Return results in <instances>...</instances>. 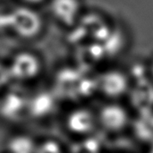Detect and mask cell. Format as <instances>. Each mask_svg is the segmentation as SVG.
I'll return each mask as SVG.
<instances>
[{
    "instance_id": "obj_9",
    "label": "cell",
    "mask_w": 153,
    "mask_h": 153,
    "mask_svg": "<svg viewBox=\"0 0 153 153\" xmlns=\"http://www.w3.org/2000/svg\"><path fill=\"white\" fill-rule=\"evenodd\" d=\"M8 150L9 153H36L37 148L32 139L26 135H18L11 139Z\"/></svg>"
},
{
    "instance_id": "obj_3",
    "label": "cell",
    "mask_w": 153,
    "mask_h": 153,
    "mask_svg": "<svg viewBox=\"0 0 153 153\" xmlns=\"http://www.w3.org/2000/svg\"><path fill=\"white\" fill-rule=\"evenodd\" d=\"M100 121L107 130L119 131L127 125L128 116L124 108L111 104L105 106L100 110Z\"/></svg>"
},
{
    "instance_id": "obj_12",
    "label": "cell",
    "mask_w": 153,
    "mask_h": 153,
    "mask_svg": "<svg viewBox=\"0 0 153 153\" xmlns=\"http://www.w3.org/2000/svg\"><path fill=\"white\" fill-rule=\"evenodd\" d=\"M152 74H153V66H152Z\"/></svg>"
},
{
    "instance_id": "obj_1",
    "label": "cell",
    "mask_w": 153,
    "mask_h": 153,
    "mask_svg": "<svg viewBox=\"0 0 153 153\" xmlns=\"http://www.w3.org/2000/svg\"><path fill=\"white\" fill-rule=\"evenodd\" d=\"M9 14L10 31L22 39H33L42 30L39 14L29 7H16Z\"/></svg>"
},
{
    "instance_id": "obj_5",
    "label": "cell",
    "mask_w": 153,
    "mask_h": 153,
    "mask_svg": "<svg viewBox=\"0 0 153 153\" xmlns=\"http://www.w3.org/2000/svg\"><path fill=\"white\" fill-rule=\"evenodd\" d=\"M100 86L107 96L116 98L123 95L127 91L128 82L120 72L111 71L101 77Z\"/></svg>"
},
{
    "instance_id": "obj_4",
    "label": "cell",
    "mask_w": 153,
    "mask_h": 153,
    "mask_svg": "<svg viewBox=\"0 0 153 153\" xmlns=\"http://www.w3.org/2000/svg\"><path fill=\"white\" fill-rule=\"evenodd\" d=\"M50 9L56 19L70 25L74 22L79 14L80 3L78 0H52Z\"/></svg>"
},
{
    "instance_id": "obj_11",
    "label": "cell",
    "mask_w": 153,
    "mask_h": 153,
    "mask_svg": "<svg viewBox=\"0 0 153 153\" xmlns=\"http://www.w3.org/2000/svg\"><path fill=\"white\" fill-rule=\"evenodd\" d=\"M22 1L29 4H38L43 2L44 0H22Z\"/></svg>"
},
{
    "instance_id": "obj_6",
    "label": "cell",
    "mask_w": 153,
    "mask_h": 153,
    "mask_svg": "<svg viewBox=\"0 0 153 153\" xmlns=\"http://www.w3.org/2000/svg\"><path fill=\"white\" fill-rule=\"evenodd\" d=\"M68 129L78 134H84L92 130L95 125V118L91 111L79 108L69 114L67 117Z\"/></svg>"
},
{
    "instance_id": "obj_8",
    "label": "cell",
    "mask_w": 153,
    "mask_h": 153,
    "mask_svg": "<svg viewBox=\"0 0 153 153\" xmlns=\"http://www.w3.org/2000/svg\"><path fill=\"white\" fill-rule=\"evenodd\" d=\"M52 99L48 93H39L27 102V110L35 117H40L49 113L52 109Z\"/></svg>"
},
{
    "instance_id": "obj_7",
    "label": "cell",
    "mask_w": 153,
    "mask_h": 153,
    "mask_svg": "<svg viewBox=\"0 0 153 153\" xmlns=\"http://www.w3.org/2000/svg\"><path fill=\"white\" fill-rule=\"evenodd\" d=\"M27 102L28 100L20 93H7L1 100L0 113L4 118L14 120L24 110H27Z\"/></svg>"
},
{
    "instance_id": "obj_2",
    "label": "cell",
    "mask_w": 153,
    "mask_h": 153,
    "mask_svg": "<svg viewBox=\"0 0 153 153\" xmlns=\"http://www.w3.org/2000/svg\"><path fill=\"white\" fill-rule=\"evenodd\" d=\"M40 59L30 52H21L14 56L8 65L13 80L29 82L34 80L41 71Z\"/></svg>"
},
{
    "instance_id": "obj_10",
    "label": "cell",
    "mask_w": 153,
    "mask_h": 153,
    "mask_svg": "<svg viewBox=\"0 0 153 153\" xmlns=\"http://www.w3.org/2000/svg\"><path fill=\"white\" fill-rule=\"evenodd\" d=\"M12 81L8 65L0 63V91H2Z\"/></svg>"
}]
</instances>
